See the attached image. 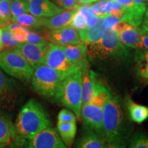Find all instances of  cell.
Masks as SVG:
<instances>
[{
    "label": "cell",
    "instance_id": "1",
    "mask_svg": "<svg viewBox=\"0 0 148 148\" xmlns=\"http://www.w3.org/2000/svg\"><path fill=\"white\" fill-rule=\"evenodd\" d=\"M103 130L106 147H126L132 127L125 115V105L121 98L111 92L103 108Z\"/></svg>",
    "mask_w": 148,
    "mask_h": 148
},
{
    "label": "cell",
    "instance_id": "2",
    "mask_svg": "<svg viewBox=\"0 0 148 148\" xmlns=\"http://www.w3.org/2000/svg\"><path fill=\"white\" fill-rule=\"evenodd\" d=\"M51 125L49 116L42 105L36 99H31L20 110L14 126L18 136L29 140Z\"/></svg>",
    "mask_w": 148,
    "mask_h": 148
},
{
    "label": "cell",
    "instance_id": "3",
    "mask_svg": "<svg viewBox=\"0 0 148 148\" xmlns=\"http://www.w3.org/2000/svg\"><path fill=\"white\" fill-rule=\"evenodd\" d=\"M88 56L92 59L125 60L129 57L128 47L119 40L118 33L112 28H106L101 40L97 43L86 45Z\"/></svg>",
    "mask_w": 148,
    "mask_h": 148
},
{
    "label": "cell",
    "instance_id": "4",
    "mask_svg": "<svg viewBox=\"0 0 148 148\" xmlns=\"http://www.w3.org/2000/svg\"><path fill=\"white\" fill-rule=\"evenodd\" d=\"M110 92V90L99 81L91 99L82 106L80 117L84 129L92 130L105 136L103 130V108Z\"/></svg>",
    "mask_w": 148,
    "mask_h": 148
},
{
    "label": "cell",
    "instance_id": "5",
    "mask_svg": "<svg viewBox=\"0 0 148 148\" xmlns=\"http://www.w3.org/2000/svg\"><path fill=\"white\" fill-rule=\"evenodd\" d=\"M82 96V71L79 69L64 79L55 100L73 111L76 117L79 119Z\"/></svg>",
    "mask_w": 148,
    "mask_h": 148
},
{
    "label": "cell",
    "instance_id": "6",
    "mask_svg": "<svg viewBox=\"0 0 148 148\" xmlns=\"http://www.w3.org/2000/svg\"><path fill=\"white\" fill-rule=\"evenodd\" d=\"M64 78L56 70L41 64L34 69L31 77L32 86L39 95L55 99Z\"/></svg>",
    "mask_w": 148,
    "mask_h": 148
},
{
    "label": "cell",
    "instance_id": "7",
    "mask_svg": "<svg viewBox=\"0 0 148 148\" xmlns=\"http://www.w3.org/2000/svg\"><path fill=\"white\" fill-rule=\"evenodd\" d=\"M0 67L14 78L29 82L34 69L19 53L11 49L0 51Z\"/></svg>",
    "mask_w": 148,
    "mask_h": 148
},
{
    "label": "cell",
    "instance_id": "8",
    "mask_svg": "<svg viewBox=\"0 0 148 148\" xmlns=\"http://www.w3.org/2000/svg\"><path fill=\"white\" fill-rule=\"evenodd\" d=\"M42 64L56 70L64 77L80 69L79 66L73 63L67 58L62 46L51 42Z\"/></svg>",
    "mask_w": 148,
    "mask_h": 148
},
{
    "label": "cell",
    "instance_id": "9",
    "mask_svg": "<svg viewBox=\"0 0 148 148\" xmlns=\"http://www.w3.org/2000/svg\"><path fill=\"white\" fill-rule=\"evenodd\" d=\"M18 92L15 82L0 69V112H11L15 108Z\"/></svg>",
    "mask_w": 148,
    "mask_h": 148
},
{
    "label": "cell",
    "instance_id": "10",
    "mask_svg": "<svg viewBox=\"0 0 148 148\" xmlns=\"http://www.w3.org/2000/svg\"><path fill=\"white\" fill-rule=\"evenodd\" d=\"M50 44V42L41 44L21 42L14 49L23 56L33 69H35L36 66L43 63Z\"/></svg>",
    "mask_w": 148,
    "mask_h": 148
},
{
    "label": "cell",
    "instance_id": "11",
    "mask_svg": "<svg viewBox=\"0 0 148 148\" xmlns=\"http://www.w3.org/2000/svg\"><path fill=\"white\" fill-rule=\"evenodd\" d=\"M27 147L29 148H66L57 129L51 126L40 131L31 139Z\"/></svg>",
    "mask_w": 148,
    "mask_h": 148
},
{
    "label": "cell",
    "instance_id": "12",
    "mask_svg": "<svg viewBox=\"0 0 148 148\" xmlns=\"http://www.w3.org/2000/svg\"><path fill=\"white\" fill-rule=\"evenodd\" d=\"M45 37L51 43L61 46L75 44L82 40L79 31L69 25L53 30L45 31Z\"/></svg>",
    "mask_w": 148,
    "mask_h": 148
},
{
    "label": "cell",
    "instance_id": "13",
    "mask_svg": "<svg viewBox=\"0 0 148 148\" xmlns=\"http://www.w3.org/2000/svg\"><path fill=\"white\" fill-rule=\"evenodd\" d=\"M112 29L117 32L119 40L125 47L138 49L141 36L140 27H134L126 22H120Z\"/></svg>",
    "mask_w": 148,
    "mask_h": 148
},
{
    "label": "cell",
    "instance_id": "14",
    "mask_svg": "<svg viewBox=\"0 0 148 148\" xmlns=\"http://www.w3.org/2000/svg\"><path fill=\"white\" fill-rule=\"evenodd\" d=\"M67 58L80 69L89 66L86 44L82 40L75 44L62 46Z\"/></svg>",
    "mask_w": 148,
    "mask_h": 148
},
{
    "label": "cell",
    "instance_id": "15",
    "mask_svg": "<svg viewBox=\"0 0 148 148\" xmlns=\"http://www.w3.org/2000/svg\"><path fill=\"white\" fill-rule=\"evenodd\" d=\"M27 3L29 13L40 17H49L65 10L50 0H27Z\"/></svg>",
    "mask_w": 148,
    "mask_h": 148
},
{
    "label": "cell",
    "instance_id": "16",
    "mask_svg": "<svg viewBox=\"0 0 148 148\" xmlns=\"http://www.w3.org/2000/svg\"><path fill=\"white\" fill-rule=\"evenodd\" d=\"M82 71V104L88 103L95 93L96 87L100 80L97 73L90 69V66L81 69Z\"/></svg>",
    "mask_w": 148,
    "mask_h": 148
},
{
    "label": "cell",
    "instance_id": "17",
    "mask_svg": "<svg viewBox=\"0 0 148 148\" xmlns=\"http://www.w3.org/2000/svg\"><path fill=\"white\" fill-rule=\"evenodd\" d=\"M75 147L79 148H104L106 147V138L100 133L85 129V132L77 140Z\"/></svg>",
    "mask_w": 148,
    "mask_h": 148
},
{
    "label": "cell",
    "instance_id": "18",
    "mask_svg": "<svg viewBox=\"0 0 148 148\" xmlns=\"http://www.w3.org/2000/svg\"><path fill=\"white\" fill-rule=\"evenodd\" d=\"M25 139L18 136L15 126L10 120L0 115V142L4 145L15 142L16 144H22Z\"/></svg>",
    "mask_w": 148,
    "mask_h": 148
},
{
    "label": "cell",
    "instance_id": "19",
    "mask_svg": "<svg viewBox=\"0 0 148 148\" xmlns=\"http://www.w3.org/2000/svg\"><path fill=\"white\" fill-rule=\"evenodd\" d=\"M76 8L72 10H63L62 12H59L49 17H44V28L47 30H53V29L68 26L71 21L72 16L76 10Z\"/></svg>",
    "mask_w": 148,
    "mask_h": 148
},
{
    "label": "cell",
    "instance_id": "20",
    "mask_svg": "<svg viewBox=\"0 0 148 148\" xmlns=\"http://www.w3.org/2000/svg\"><path fill=\"white\" fill-rule=\"evenodd\" d=\"M106 27L102 23V18L99 17L96 25L87 27L83 30L79 31L81 39L84 41L86 45H92L97 43L101 40Z\"/></svg>",
    "mask_w": 148,
    "mask_h": 148
},
{
    "label": "cell",
    "instance_id": "21",
    "mask_svg": "<svg viewBox=\"0 0 148 148\" xmlns=\"http://www.w3.org/2000/svg\"><path fill=\"white\" fill-rule=\"evenodd\" d=\"M125 101L130 118L132 121L140 124L148 119L147 106L138 104L129 98Z\"/></svg>",
    "mask_w": 148,
    "mask_h": 148
},
{
    "label": "cell",
    "instance_id": "22",
    "mask_svg": "<svg viewBox=\"0 0 148 148\" xmlns=\"http://www.w3.org/2000/svg\"><path fill=\"white\" fill-rule=\"evenodd\" d=\"M11 21L29 29H45L43 26L44 17H40L32 14H23L11 19Z\"/></svg>",
    "mask_w": 148,
    "mask_h": 148
},
{
    "label": "cell",
    "instance_id": "23",
    "mask_svg": "<svg viewBox=\"0 0 148 148\" xmlns=\"http://www.w3.org/2000/svg\"><path fill=\"white\" fill-rule=\"evenodd\" d=\"M57 130L61 139L66 147H70L76 135V123H61L58 122Z\"/></svg>",
    "mask_w": 148,
    "mask_h": 148
},
{
    "label": "cell",
    "instance_id": "24",
    "mask_svg": "<svg viewBox=\"0 0 148 148\" xmlns=\"http://www.w3.org/2000/svg\"><path fill=\"white\" fill-rule=\"evenodd\" d=\"M119 5V3L114 0H99V1L90 5L93 13L98 17H103L108 14Z\"/></svg>",
    "mask_w": 148,
    "mask_h": 148
},
{
    "label": "cell",
    "instance_id": "25",
    "mask_svg": "<svg viewBox=\"0 0 148 148\" xmlns=\"http://www.w3.org/2000/svg\"><path fill=\"white\" fill-rule=\"evenodd\" d=\"M11 19L21 14L28 13L27 0H10Z\"/></svg>",
    "mask_w": 148,
    "mask_h": 148
},
{
    "label": "cell",
    "instance_id": "26",
    "mask_svg": "<svg viewBox=\"0 0 148 148\" xmlns=\"http://www.w3.org/2000/svg\"><path fill=\"white\" fill-rule=\"evenodd\" d=\"M0 40L4 47V49L5 48H7V49L16 48V46L20 43L16 38V37L14 36L13 32H11L10 30H9L5 27L1 29Z\"/></svg>",
    "mask_w": 148,
    "mask_h": 148
},
{
    "label": "cell",
    "instance_id": "27",
    "mask_svg": "<svg viewBox=\"0 0 148 148\" xmlns=\"http://www.w3.org/2000/svg\"><path fill=\"white\" fill-rule=\"evenodd\" d=\"M129 147L148 148V134L136 132L129 140Z\"/></svg>",
    "mask_w": 148,
    "mask_h": 148
},
{
    "label": "cell",
    "instance_id": "28",
    "mask_svg": "<svg viewBox=\"0 0 148 148\" xmlns=\"http://www.w3.org/2000/svg\"><path fill=\"white\" fill-rule=\"evenodd\" d=\"M0 21L3 27L11 21L10 0H0Z\"/></svg>",
    "mask_w": 148,
    "mask_h": 148
},
{
    "label": "cell",
    "instance_id": "29",
    "mask_svg": "<svg viewBox=\"0 0 148 148\" xmlns=\"http://www.w3.org/2000/svg\"><path fill=\"white\" fill-rule=\"evenodd\" d=\"M77 9L86 18L88 27L93 26L97 24L99 17L93 13L91 10V7L89 4H82L77 6Z\"/></svg>",
    "mask_w": 148,
    "mask_h": 148
},
{
    "label": "cell",
    "instance_id": "30",
    "mask_svg": "<svg viewBox=\"0 0 148 148\" xmlns=\"http://www.w3.org/2000/svg\"><path fill=\"white\" fill-rule=\"evenodd\" d=\"M69 25L73 27L74 29H77V31L83 30V29H86L88 27L86 18H85L84 15L78 10L77 7L76 8V10H75V13L72 16Z\"/></svg>",
    "mask_w": 148,
    "mask_h": 148
},
{
    "label": "cell",
    "instance_id": "31",
    "mask_svg": "<svg viewBox=\"0 0 148 148\" xmlns=\"http://www.w3.org/2000/svg\"><path fill=\"white\" fill-rule=\"evenodd\" d=\"M76 119L75 114L67 109L60 110L58 115V122L61 123H76Z\"/></svg>",
    "mask_w": 148,
    "mask_h": 148
},
{
    "label": "cell",
    "instance_id": "32",
    "mask_svg": "<svg viewBox=\"0 0 148 148\" xmlns=\"http://www.w3.org/2000/svg\"><path fill=\"white\" fill-rule=\"evenodd\" d=\"M26 42H30V43L41 44L45 43V42H47L49 41L46 39L45 36H42L41 34H38V33L32 32L30 29L27 36Z\"/></svg>",
    "mask_w": 148,
    "mask_h": 148
},
{
    "label": "cell",
    "instance_id": "33",
    "mask_svg": "<svg viewBox=\"0 0 148 148\" xmlns=\"http://www.w3.org/2000/svg\"><path fill=\"white\" fill-rule=\"evenodd\" d=\"M51 1L64 10H72L78 5L77 0H51Z\"/></svg>",
    "mask_w": 148,
    "mask_h": 148
},
{
    "label": "cell",
    "instance_id": "34",
    "mask_svg": "<svg viewBox=\"0 0 148 148\" xmlns=\"http://www.w3.org/2000/svg\"><path fill=\"white\" fill-rule=\"evenodd\" d=\"M29 30H30V29L27 28V27L19 25V26L12 32H13L14 36L16 37V38L17 39L18 41L21 43V42H26L27 36V34H28Z\"/></svg>",
    "mask_w": 148,
    "mask_h": 148
},
{
    "label": "cell",
    "instance_id": "35",
    "mask_svg": "<svg viewBox=\"0 0 148 148\" xmlns=\"http://www.w3.org/2000/svg\"><path fill=\"white\" fill-rule=\"evenodd\" d=\"M134 60L138 64H143L148 66V50L136 49L134 53Z\"/></svg>",
    "mask_w": 148,
    "mask_h": 148
},
{
    "label": "cell",
    "instance_id": "36",
    "mask_svg": "<svg viewBox=\"0 0 148 148\" xmlns=\"http://www.w3.org/2000/svg\"><path fill=\"white\" fill-rule=\"evenodd\" d=\"M102 18V23L106 28H112V27L121 22L119 18L115 17V16L108 14V15L103 16Z\"/></svg>",
    "mask_w": 148,
    "mask_h": 148
},
{
    "label": "cell",
    "instance_id": "37",
    "mask_svg": "<svg viewBox=\"0 0 148 148\" xmlns=\"http://www.w3.org/2000/svg\"><path fill=\"white\" fill-rule=\"evenodd\" d=\"M140 30H141V36H140V40L138 49H142V50H148V32H144L141 28H140Z\"/></svg>",
    "mask_w": 148,
    "mask_h": 148
},
{
    "label": "cell",
    "instance_id": "38",
    "mask_svg": "<svg viewBox=\"0 0 148 148\" xmlns=\"http://www.w3.org/2000/svg\"><path fill=\"white\" fill-rule=\"evenodd\" d=\"M138 75L142 78L148 81V66L140 64L138 68Z\"/></svg>",
    "mask_w": 148,
    "mask_h": 148
},
{
    "label": "cell",
    "instance_id": "39",
    "mask_svg": "<svg viewBox=\"0 0 148 148\" xmlns=\"http://www.w3.org/2000/svg\"><path fill=\"white\" fill-rule=\"evenodd\" d=\"M140 27L144 32H148V8L146 10L145 16H144L143 18V21L142 22Z\"/></svg>",
    "mask_w": 148,
    "mask_h": 148
},
{
    "label": "cell",
    "instance_id": "40",
    "mask_svg": "<svg viewBox=\"0 0 148 148\" xmlns=\"http://www.w3.org/2000/svg\"><path fill=\"white\" fill-rule=\"evenodd\" d=\"M114 1L123 5L124 8H130L134 4V2L132 0H114Z\"/></svg>",
    "mask_w": 148,
    "mask_h": 148
},
{
    "label": "cell",
    "instance_id": "41",
    "mask_svg": "<svg viewBox=\"0 0 148 148\" xmlns=\"http://www.w3.org/2000/svg\"><path fill=\"white\" fill-rule=\"evenodd\" d=\"M97 1L99 0H77V2L79 4H90Z\"/></svg>",
    "mask_w": 148,
    "mask_h": 148
},
{
    "label": "cell",
    "instance_id": "42",
    "mask_svg": "<svg viewBox=\"0 0 148 148\" xmlns=\"http://www.w3.org/2000/svg\"><path fill=\"white\" fill-rule=\"evenodd\" d=\"M134 3H143V4H145L148 5V0H132Z\"/></svg>",
    "mask_w": 148,
    "mask_h": 148
},
{
    "label": "cell",
    "instance_id": "43",
    "mask_svg": "<svg viewBox=\"0 0 148 148\" xmlns=\"http://www.w3.org/2000/svg\"><path fill=\"white\" fill-rule=\"evenodd\" d=\"M1 28H0V36H1ZM3 49H4V47H3V44L1 43V40H0V51L3 50Z\"/></svg>",
    "mask_w": 148,
    "mask_h": 148
},
{
    "label": "cell",
    "instance_id": "44",
    "mask_svg": "<svg viewBox=\"0 0 148 148\" xmlns=\"http://www.w3.org/2000/svg\"><path fill=\"white\" fill-rule=\"evenodd\" d=\"M5 145H3V143H1V142H0V148H2V147H4Z\"/></svg>",
    "mask_w": 148,
    "mask_h": 148
},
{
    "label": "cell",
    "instance_id": "45",
    "mask_svg": "<svg viewBox=\"0 0 148 148\" xmlns=\"http://www.w3.org/2000/svg\"><path fill=\"white\" fill-rule=\"evenodd\" d=\"M0 26L3 27V23L1 22V21H0Z\"/></svg>",
    "mask_w": 148,
    "mask_h": 148
}]
</instances>
